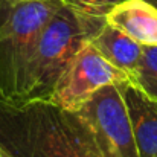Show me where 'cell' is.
I'll list each match as a JSON object with an SVG mask.
<instances>
[{
    "label": "cell",
    "instance_id": "cell-1",
    "mask_svg": "<svg viewBox=\"0 0 157 157\" xmlns=\"http://www.w3.org/2000/svg\"><path fill=\"white\" fill-rule=\"evenodd\" d=\"M0 147L14 157H96L76 116L46 99L0 101Z\"/></svg>",
    "mask_w": 157,
    "mask_h": 157
},
{
    "label": "cell",
    "instance_id": "cell-2",
    "mask_svg": "<svg viewBox=\"0 0 157 157\" xmlns=\"http://www.w3.org/2000/svg\"><path fill=\"white\" fill-rule=\"evenodd\" d=\"M105 17H95L59 6L38 34L26 67L21 101L49 99L55 82L75 55L101 31Z\"/></svg>",
    "mask_w": 157,
    "mask_h": 157
},
{
    "label": "cell",
    "instance_id": "cell-3",
    "mask_svg": "<svg viewBox=\"0 0 157 157\" xmlns=\"http://www.w3.org/2000/svg\"><path fill=\"white\" fill-rule=\"evenodd\" d=\"M61 0H0V101L20 102L38 34Z\"/></svg>",
    "mask_w": 157,
    "mask_h": 157
},
{
    "label": "cell",
    "instance_id": "cell-4",
    "mask_svg": "<svg viewBox=\"0 0 157 157\" xmlns=\"http://www.w3.org/2000/svg\"><path fill=\"white\" fill-rule=\"evenodd\" d=\"M125 84L105 86L72 111L84 128L96 157H139L124 99Z\"/></svg>",
    "mask_w": 157,
    "mask_h": 157
},
{
    "label": "cell",
    "instance_id": "cell-5",
    "mask_svg": "<svg viewBox=\"0 0 157 157\" xmlns=\"http://www.w3.org/2000/svg\"><path fill=\"white\" fill-rule=\"evenodd\" d=\"M125 82H131V76L108 63L89 43L64 69L48 101L63 110L75 111L102 87Z\"/></svg>",
    "mask_w": 157,
    "mask_h": 157
},
{
    "label": "cell",
    "instance_id": "cell-6",
    "mask_svg": "<svg viewBox=\"0 0 157 157\" xmlns=\"http://www.w3.org/2000/svg\"><path fill=\"white\" fill-rule=\"evenodd\" d=\"M139 157H157V101L131 82L124 86Z\"/></svg>",
    "mask_w": 157,
    "mask_h": 157
},
{
    "label": "cell",
    "instance_id": "cell-7",
    "mask_svg": "<svg viewBox=\"0 0 157 157\" xmlns=\"http://www.w3.org/2000/svg\"><path fill=\"white\" fill-rule=\"evenodd\" d=\"M107 23L122 31L142 46H157V8L145 0H125L105 17Z\"/></svg>",
    "mask_w": 157,
    "mask_h": 157
},
{
    "label": "cell",
    "instance_id": "cell-8",
    "mask_svg": "<svg viewBox=\"0 0 157 157\" xmlns=\"http://www.w3.org/2000/svg\"><path fill=\"white\" fill-rule=\"evenodd\" d=\"M92 44L108 63L128 73L133 79V73L136 72L142 58V44H139L114 26L108 25L107 21L101 28V31L93 37Z\"/></svg>",
    "mask_w": 157,
    "mask_h": 157
},
{
    "label": "cell",
    "instance_id": "cell-9",
    "mask_svg": "<svg viewBox=\"0 0 157 157\" xmlns=\"http://www.w3.org/2000/svg\"><path fill=\"white\" fill-rule=\"evenodd\" d=\"M131 84L157 101V46H144L142 58L133 73Z\"/></svg>",
    "mask_w": 157,
    "mask_h": 157
},
{
    "label": "cell",
    "instance_id": "cell-10",
    "mask_svg": "<svg viewBox=\"0 0 157 157\" xmlns=\"http://www.w3.org/2000/svg\"><path fill=\"white\" fill-rule=\"evenodd\" d=\"M63 5L79 11L82 14L95 15V17H107V14L125 0H61Z\"/></svg>",
    "mask_w": 157,
    "mask_h": 157
},
{
    "label": "cell",
    "instance_id": "cell-11",
    "mask_svg": "<svg viewBox=\"0 0 157 157\" xmlns=\"http://www.w3.org/2000/svg\"><path fill=\"white\" fill-rule=\"evenodd\" d=\"M0 157H14V156H11L6 150H3V148L0 147Z\"/></svg>",
    "mask_w": 157,
    "mask_h": 157
},
{
    "label": "cell",
    "instance_id": "cell-12",
    "mask_svg": "<svg viewBox=\"0 0 157 157\" xmlns=\"http://www.w3.org/2000/svg\"><path fill=\"white\" fill-rule=\"evenodd\" d=\"M145 2H148V3H151L153 6H156V8H157V0H145Z\"/></svg>",
    "mask_w": 157,
    "mask_h": 157
}]
</instances>
